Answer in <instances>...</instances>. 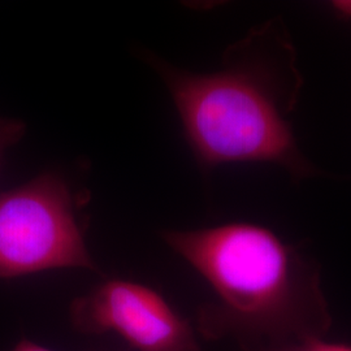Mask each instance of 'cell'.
<instances>
[{
	"instance_id": "cell-1",
	"label": "cell",
	"mask_w": 351,
	"mask_h": 351,
	"mask_svg": "<svg viewBox=\"0 0 351 351\" xmlns=\"http://www.w3.org/2000/svg\"><path fill=\"white\" fill-rule=\"evenodd\" d=\"M184 126L190 149L203 169L230 163H272L291 180L319 175L302 154L290 114L303 75L297 50L281 19L252 29L226 50L213 73L181 71L152 56Z\"/></svg>"
},
{
	"instance_id": "cell-2",
	"label": "cell",
	"mask_w": 351,
	"mask_h": 351,
	"mask_svg": "<svg viewBox=\"0 0 351 351\" xmlns=\"http://www.w3.org/2000/svg\"><path fill=\"white\" fill-rule=\"evenodd\" d=\"M165 243L211 287L217 301L198 313L208 339L239 346L324 339L332 315L320 267L269 228L229 223L195 230H165Z\"/></svg>"
},
{
	"instance_id": "cell-3",
	"label": "cell",
	"mask_w": 351,
	"mask_h": 351,
	"mask_svg": "<svg viewBox=\"0 0 351 351\" xmlns=\"http://www.w3.org/2000/svg\"><path fill=\"white\" fill-rule=\"evenodd\" d=\"M98 271L63 177L46 172L0 193V278L52 269Z\"/></svg>"
},
{
	"instance_id": "cell-4",
	"label": "cell",
	"mask_w": 351,
	"mask_h": 351,
	"mask_svg": "<svg viewBox=\"0 0 351 351\" xmlns=\"http://www.w3.org/2000/svg\"><path fill=\"white\" fill-rule=\"evenodd\" d=\"M71 322L88 335L112 332L133 351H201L194 329L154 289L108 280L72 302Z\"/></svg>"
},
{
	"instance_id": "cell-5",
	"label": "cell",
	"mask_w": 351,
	"mask_h": 351,
	"mask_svg": "<svg viewBox=\"0 0 351 351\" xmlns=\"http://www.w3.org/2000/svg\"><path fill=\"white\" fill-rule=\"evenodd\" d=\"M242 351H351V346L324 339H306L261 343Z\"/></svg>"
},
{
	"instance_id": "cell-6",
	"label": "cell",
	"mask_w": 351,
	"mask_h": 351,
	"mask_svg": "<svg viewBox=\"0 0 351 351\" xmlns=\"http://www.w3.org/2000/svg\"><path fill=\"white\" fill-rule=\"evenodd\" d=\"M26 124L17 119L0 117V159L4 152L10 150L24 137Z\"/></svg>"
},
{
	"instance_id": "cell-7",
	"label": "cell",
	"mask_w": 351,
	"mask_h": 351,
	"mask_svg": "<svg viewBox=\"0 0 351 351\" xmlns=\"http://www.w3.org/2000/svg\"><path fill=\"white\" fill-rule=\"evenodd\" d=\"M12 351H53L49 349V348H45L42 345H38L36 342H32V341H21Z\"/></svg>"
}]
</instances>
